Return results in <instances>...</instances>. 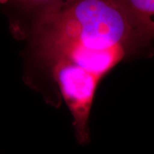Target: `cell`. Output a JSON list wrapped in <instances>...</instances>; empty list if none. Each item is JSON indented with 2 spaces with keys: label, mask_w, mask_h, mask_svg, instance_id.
<instances>
[{
  "label": "cell",
  "mask_w": 154,
  "mask_h": 154,
  "mask_svg": "<svg viewBox=\"0 0 154 154\" xmlns=\"http://www.w3.org/2000/svg\"><path fill=\"white\" fill-rule=\"evenodd\" d=\"M34 29L94 51L128 52L136 45L126 17L114 0H72L38 14Z\"/></svg>",
  "instance_id": "cell-1"
},
{
  "label": "cell",
  "mask_w": 154,
  "mask_h": 154,
  "mask_svg": "<svg viewBox=\"0 0 154 154\" xmlns=\"http://www.w3.org/2000/svg\"><path fill=\"white\" fill-rule=\"evenodd\" d=\"M46 62L73 116V126L78 142L90 141L89 116L100 79L74 63L61 59Z\"/></svg>",
  "instance_id": "cell-2"
},
{
  "label": "cell",
  "mask_w": 154,
  "mask_h": 154,
  "mask_svg": "<svg viewBox=\"0 0 154 154\" xmlns=\"http://www.w3.org/2000/svg\"><path fill=\"white\" fill-rule=\"evenodd\" d=\"M126 17L136 45L149 42L154 32V0H114Z\"/></svg>",
  "instance_id": "cell-3"
},
{
  "label": "cell",
  "mask_w": 154,
  "mask_h": 154,
  "mask_svg": "<svg viewBox=\"0 0 154 154\" xmlns=\"http://www.w3.org/2000/svg\"><path fill=\"white\" fill-rule=\"evenodd\" d=\"M70 1L72 0H0V3L14 6L26 11L38 12V15L48 9Z\"/></svg>",
  "instance_id": "cell-4"
}]
</instances>
